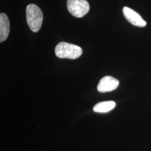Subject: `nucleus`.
Listing matches in <instances>:
<instances>
[{"label":"nucleus","mask_w":151,"mask_h":151,"mask_svg":"<svg viewBox=\"0 0 151 151\" xmlns=\"http://www.w3.org/2000/svg\"><path fill=\"white\" fill-rule=\"evenodd\" d=\"M27 25L33 32L40 29L43 20V14L41 9L35 4H29L26 9Z\"/></svg>","instance_id":"f257e3e1"},{"label":"nucleus","mask_w":151,"mask_h":151,"mask_svg":"<svg viewBox=\"0 0 151 151\" xmlns=\"http://www.w3.org/2000/svg\"><path fill=\"white\" fill-rule=\"evenodd\" d=\"M55 53L60 58L75 60L82 55V49L80 47L73 44L60 42L56 46Z\"/></svg>","instance_id":"f03ea898"},{"label":"nucleus","mask_w":151,"mask_h":151,"mask_svg":"<svg viewBox=\"0 0 151 151\" xmlns=\"http://www.w3.org/2000/svg\"><path fill=\"white\" fill-rule=\"evenodd\" d=\"M68 10L76 17L81 18L88 13L90 5L86 0H67Z\"/></svg>","instance_id":"7ed1b4c3"},{"label":"nucleus","mask_w":151,"mask_h":151,"mask_svg":"<svg viewBox=\"0 0 151 151\" xmlns=\"http://www.w3.org/2000/svg\"><path fill=\"white\" fill-rule=\"evenodd\" d=\"M119 81L113 77L106 76L102 78L97 86V90L100 92L112 91L118 88Z\"/></svg>","instance_id":"20e7f679"},{"label":"nucleus","mask_w":151,"mask_h":151,"mask_svg":"<svg viewBox=\"0 0 151 151\" xmlns=\"http://www.w3.org/2000/svg\"><path fill=\"white\" fill-rule=\"evenodd\" d=\"M123 12L126 19L135 27H145L147 25L146 21L142 19L140 15L129 7H124Z\"/></svg>","instance_id":"39448f33"},{"label":"nucleus","mask_w":151,"mask_h":151,"mask_svg":"<svg viewBox=\"0 0 151 151\" xmlns=\"http://www.w3.org/2000/svg\"><path fill=\"white\" fill-rule=\"evenodd\" d=\"M10 32V22L4 13L0 14V42L2 43L8 38Z\"/></svg>","instance_id":"423d86ee"},{"label":"nucleus","mask_w":151,"mask_h":151,"mask_svg":"<svg viewBox=\"0 0 151 151\" xmlns=\"http://www.w3.org/2000/svg\"><path fill=\"white\" fill-rule=\"evenodd\" d=\"M116 106V103L113 101H103L96 104L93 108V110L96 113H107L111 110Z\"/></svg>","instance_id":"0eeeda50"}]
</instances>
